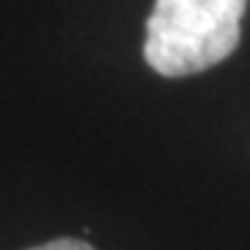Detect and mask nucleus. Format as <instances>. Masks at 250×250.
<instances>
[{"label": "nucleus", "mask_w": 250, "mask_h": 250, "mask_svg": "<svg viewBox=\"0 0 250 250\" xmlns=\"http://www.w3.org/2000/svg\"><path fill=\"white\" fill-rule=\"evenodd\" d=\"M248 0H156L145 62L164 78H187L220 64L242 39Z\"/></svg>", "instance_id": "obj_1"}, {"label": "nucleus", "mask_w": 250, "mask_h": 250, "mask_svg": "<svg viewBox=\"0 0 250 250\" xmlns=\"http://www.w3.org/2000/svg\"><path fill=\"white\" fill-rule=\"evenodd\" d=\"M31 250H95V248L81 239H56V242H47V245H39V248H31Z\"/></svg>", "instance_id": "obj_2"}]
</instances>
